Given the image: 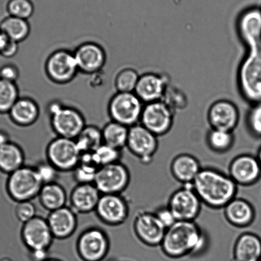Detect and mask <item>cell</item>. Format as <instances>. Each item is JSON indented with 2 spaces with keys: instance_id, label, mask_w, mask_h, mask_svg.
I'll list each match as a JSON object with an SVG mask.
<instances>
[{
  "instance_id": "1",
  "label": "cell",
  "mask_w": 261,
  "mask_h": 261,
  "mask_svg": "<svg viewBox=\"0 0 261 261\" xmlns=\"http://www.w3.org/2000/svg\"><path fill=\"white\" fill-rule=\"evenodd\" d=\"M207 242V236L196 222L177 221L166 230L160 247L167 257L178 259L201 254Z\"/></svg>"
},
{
  "instance_id": "2",
  "label": "cell",
  "mask_w": 261,
  "mask_h": 261,
  "mask_svg": "<svg viewBox=\"0 0 261 261\" xmlns=\"http://www.w3.org/2000/svg\"><path fill=\"white\" fill-rule=\"evenodd\" d=\"M192 185L202 203L213 209H223L237 197L238 185L229 174L210 167L202 168Z\"/></svg>"
},
{
  "instance_id": "3",
  "label": "cell",
  "mask_w": 261,
  "mask_h": 261,
  "mask_svg": "<svg viewBox=\"0 0 261 261\" xmlns=\"http://www.w3.org/2000/svg\"><path fill=\"white\" fill-rule=\"evenodd\" d=\"M238 70V86L242 97L251 105L261 102V43L247 47Z\"/></svg>"
},
{
  "instance_id": "4",
  "label": "cell",
  "mask_w": 261,
  "mask_h": 261,
  "mask_svg": "<svg viewBox=\"0 0 261 261\" xmlns=\"http://www.w3.org/2000/svg\"><path fill=\"white\" fill-rule=\"evenodd\" d=\"M111 249L110 237L100 227L86 228L78 236L75 252L81 261H103Z\"/></svg>"
},
{
  "instance_id": "5",
  "label": "cell",
  "mask_w": 261,
  "mask_h": 261,
  "mask_svg": "<svg viewBox=\"0 0 261 261\" xmlns=\"http://www.w3.org/2000/svg\"><path fill=\"white\" fill-rule=\"evenodd\" d=\"M42 186L34 166L25 165L8 175L6 188L10 198L17 203L37 198Z\"/></svg>"
},
{
  "instance_id": "6",
  "label": "cell",
  "mask_w": 261,
  "mask_h": 261,
  "mask_svg": "<svg viewBox=\"0 0 261 261\" xmlns=\"http://www.w3.org/2000/svg\"><path fill=\"white\" fill-rule=\"evenodd\" d=\"M81 152L74 139L57 137L45 149V157L61 172H72L80 163Z\"/></svg>"
},
{
  "instance_id": "7",
  "label": "cell",
  "mask_w": 261,
  "mask_h": 261,
  "mask_svg": "<svg viewBox=\"0 0 261 261\" xmlns=\"http://www.w3.org/2000/svg\"><path fill=\"white\" fill-rule=\"evenodd\" d=\"M130 181V170L121 161L100 167L94 184L101 194H122Z\"/></svg>"
},
{
  "instance_id": "8",
  "label": "cell",
  "mask_w": 261,
  "mask_h": 261,
  "mask_svg": "<svg viewBox=\"0 0 261 261\" xmlns=\"http://www.w3.org/2000/svg\"><path fill=\"white\" fill-rule=\"evenodd\" d=\"M133 93L118 92L110 103V113L113 121L130 128L140 122L144 105Z\"/></svg>"
},
{
  "instance_id": "9",
  "label": "cell",
  "mask_w": 261,
  "mask_h": 261,
  "mask_svg": "<svg viewBox=\"0 0 261 261\" xmlns=\"http://www.w3.org/2000/svg\"><path fill=\"white\" fill-rule=\"evenodd\" d=\"M202 204L192 185L189 184L174 192L167 206L178 221H195L201 213Z\"/></svg>"
},
{
  "instance_id": "10",
  "label": "cell",
  "mask_w": 261,
  "mask_h": 261,
  "mask_svg": "<svg viewBox=\"0 0 261 261\" xmlns=\"http://www.w3.org/2000/svg\"><path fill=\"white\" fill-rule=\"evenodd\" d=\"M126 148L143 164H149L159 148L158 137L141 125L129 128Z\"/></svg>"
},
{
  "instance_id": "11",
  "label": "cell",
  "mask_w": 261,
  "mask_h": 261,
  "mask_svg": "<svg viewBox=\"0 0 261 261\" xmlns=\"http://www.w3.org/2000/svg\"><path fill=\"white\" fill-rule=\"evenodd\" d=\"M95 214L103 224L118 227L123 225L128 219L130 206L122 194H102Z\"/></svg>"
},
{
  "instance_id": "12",
  "label": "cell",
  "mask_w": 261,
  "mask_h": 261,
  "mask_svg": "<svg viewBox=\"0 0 261 261\" xmlns=\"http://www.w3.org/2000/svg\"><path fill=\"white\" fill-rule=\"evenodd\" d=\"M174 113L163 100L145 103L140 124L157 137L164 136L173 125Z\"/></svg>"
},
{
  "instance_id": "13",
  "label": "cell",
  "mask_w": 261,
  "mask_h": 261,
  "mask_svg": "<svg viewBox=\"0 0 261 261\" xmlns=\"http://www.w3.org/2000/svg\"><path fill=\"white\" fill-rule=\"evenodd\" d=\"M133 231L137 238L149 247L161 246L166 229L153 212L139 211L134 217Z\"/></svg>"
},
{
  "instance_id": "14",
  "label": "cell",
  "mask_w": 261,
  "mask_h": 261,
  "mask_svg": "<svg viewBox=\"0 0 261 261\" xmlns=\"http://www.w3.org/2000/svg\"><path fill=\"white\" fill-rule=\"evenodd\" d=\"M20 237L29 251L49 250L55 240L47 219L38 215L22 224Z\"/></svg>"
},
{
  "instance_id": "15",
  "label": "cell",
  "mask_w": 261,
  "mask_h": 261,
  "mask_svg": "<svg viewBox=\"0 0 261 261\" xmlns=\"http://www.w3.org/2000/svg\"><path fill=\"white\" fill-rule=\"evenodd\" d=\"M240 118V111L235 103L229 100L215 101L207 112V120L212 129L233 132Z\"/></svg>"
},
{
  "instance_id": "16",
  "label": "cell",
  "mask_w": 261,
  "mask_h": 261,
  "mask_svg": "<svg viewBox=\"0 0 261 261\" xmlns=\"http://www.w3.org/2000/svg\"><path fill=\"white\" fill-rule=\"evenodd\" d=\"M50 116L53 130L60 138L75 140L86 126L82 115L74 109L62 106Z\"/></svg>"
},
{
  "instance_id": "17",
  "label": "cell",
  "mask_w": 261,
  "mask_h": 261,
  "mask_svg": "<svg viewBox=\"0 0 261 261\" xmlns=\"http://www.w3.org/2000/svg\"><path fill=\"white\" fill-rule=\"evenodd\" d=\"M229 176L238 186H251L259 180L261 166L257 156L240 154L232 159L229 167Z\"/></svg>"
},
{
  "instance_id": "18",
  "label": "cell",
  "mask_w": 261,
  "mask_h": 261,
  "mask_svg": "<svg viewBox=\"0 0 261 261\" xmlns=\"http://www.w3.org/2000/svg\"><path fill=\"white\" fill-rule=\"evenodd\" d=\"M238 36L246 47L261 43V8L251 7L241 12L237 22Z\"/></svg>"
},
{
  "instance_id": "19",
  "label": "cell",
  "mask_w": 261,
  "mask_h": 261,
  "mask_svg": "<svg viewBox=\"0 0 261 261\" xmlns=\"http://www.w3.org/2000/svg\"><path fill=\"white\" fill-rule=\"evenodd\" d=\"M75 56L66 50H58L47 61L46 71L53 81L65 83L72 80L78 70Z\"/></svg>"
},
{
  "instance_id": "20",
  "label": "cell",
  "mask_w": 261,
  "mask_h": 261,
  "mask_svg": "<svg viewBox=\"0 0 261 261\" xmlns=\"http://www.w3.org/2000/svg\"><path fill=\"white\" fill-rule=\"evenodd\" d=\"M169 87L166 76L148 72L140 75L134 93L144 103L162 100Z\"/></svg>"
},
{
  "instance_id": "21",
  "label": "cell",
  "mask_w": 261,
  "mask_h": 261,
  "mask_svg": "<svg viewBox=\"0 0 261 261\" xmlns=\"http://www.w3.org/2000/svg\"><path fill=\"white\" fill-rule=\"evenodd\" d=\"M101 195L94 184H77L68 196V206L77 215L95 212Z\"/></svg>"
},
{
  "instance_id": "22",
  "label": "cell",
  "mask_w": 261,
  "mask_h": 261,
  "mask_svg": "<svg viewBox=\"0 0 261 261\" xmlns=\"http://www.w3.org/2000/svg\"><path fill=\"white\" fill-rule=\"evenodd\" d=\"M55 239L67 240L72 237L78 226L77 214L69 206L49 212L46 218Z\"/></svg>"
},
{
  "instance_id": "23",
  "label": "cell",
  "mask_w": 261,
  "mask_h": 261,
  "mask_svg": "<svg viewBox=\"0 0 261 261\" xmlns=\"http://www.w3.org/2000/svg\"><path fill=\"white\" fill-rule=\"evenodd\" d=\"M78 69L85 73H93L105 65L106 56L102 47L93 43L80 45L74 53Z\"/></svg>"
},
{
  "instance_id": "24",
  "label": "cell",
  "mask_w": 261,
  "mask_h": 261,
  "mask_svg": "<svg viewBox=\"0 0 261 261\" xmlns=\"http://www.w3.org/2000/svg\"><path fill=\"white\" fill-rule=\"evenodd\" d=\"M227 221L233 226L243 228L249 226L255 219V210L249 202L235 197L224 208Z\"/></svg>"
},
{
  "instance_id": "25",
  "label": "cell",
  "mask_w": 261,
  "mask_h": 261,
  "mask_svg": "<svg viewBox=\"0 0 261 261\" xmlns=\"http://www.w3.org/2000/svg\"><path fill=\"white\" fill-rule=\"evenodd\" d=\"M202 167L196 157L183 153L174 157L171 164V172L173 178L182 184H192Z\"/></svg>"
},
{
  "instance_id": "26",
  "label": "cell",
  "mask_w": 261,
  "mask_h": 261,
  "mask_svg": "<svg viewBox=\"0 0 261 261\" xmlns=\"http://www.w3.org/2000/svg\"><path fill=\"white\" fill-rule=\"evenodd\" d=\"M261 258V239L252 232H245L236 240L230 261H250Z\"/></svg>"
},
{
  "instance_id": "27",
  "label": "cell",
  "mask_w": 261,
  "mask_h": 261,
  "mask_svg": "<svg viewBox=\"0 0 261 261\" xmlns=\"http://www.w3.org/2000/svg\"><path fill=\"white\" fill-rule=\"evenodd\" d=\"M37 198L43 208L49 213L67 206L68 196L64 187L54 182L43 185Z\"/></svg>"
},
{
  "instance_id": "28",
  "label": "cell",
  "mask_w": 261,
  "mask_h": 261,
  "mask_svg": "<svg viewBox=\"0 0 261 261\" xmlns=\"http://www.w3.org/2000/svg\"><path fill=\"white\" fill-rule=\"evenodd\" d=\"M26 156L22 147L14 142H9L0 148V172L9 175L25 166Z\"/></svg>"
},
{
  "instance_id": "29",
  "label": "cell",
  "mask_w": 261,
  "mask_h": 261,
  "mask_svg": "<svg viewBox=\"0 0 261 261\" xmlns=\"http://www.w3.org/2000/svg\"><path fill=\"white\" fill-rule=\"evenodd\" d=\"M11 120L16 125L27 126L32 125L39 116V107L34 100L20 98L9 111Z\"/></svg>"
},
{
  "instance_id": "30",
  "label": "cell",
  "mask_w": 261,
  "mask_h": 261,
  "mask_svg": "<svg viewBox=\"0 0 261 261\" xmlns=\"http://www.w3.org/2000/svg\"><path fill=\"white\" fill-rule=\"evenodd\" d=\"M92 153L81 154L80 163L72 172L77 184H94L96 174L100 166Z\"/></svg>"
},
{
  "instance_id": "31",
  "label": "cell",
  "mask_w": 261,
  "mask_h": 261,
  "mask_svg": "<svg viewBox=\"0 0 261 261\" xmlns=\"http://www.w3.org/2000/svg\"><path fill=\"white\" fill-rule=\"evenodd\" d=\"M128 131L127 126L111 121L102 129L103 143L123 151L127 143Z\"/></svg>"
},
{
  "instance_id": "32",
  "label": "cell",
  "mask_w": 261,
  "mask_h": 261,
  "mask_svg": "<svg viewBox=\"0 0 261 261\" xmlns=\"http://www.w3.org/2000/svg\"><path fill=\"white\" fill-rule=\"evenodd\" d=\"M0 30L10 40L19 43L29 36L30 27L27 20L9 16L0 22Z\"/></svg>"
},
{
  "instance_id": "33",
  "label": "cell",
  "mask_w": 261,
  "mask_h": 261,
  "mask_svg": "<svg viewBox=\"0 0 261 261\" xmlns=\"http://www.w3.org/2000/svg\"><path fill=\"white\" fill-rule=\"evenodd\" d=\"M75 141L81 154L92 153L103 144L102 130L94 126H86Z\"/></svg>"
},
{
  "instance_id": "34",
  "label": "cell",
  "mask_w": 261,
  "mask_h": 261,
  "mask_svg": "<svg viewBox=\"0 0 261 261\" xmlns=\"http://www.w3.org/2000/svg\"><path fill=\"white\" fill-rule=\"evenodd\" d=\"M207 144L212 151L223 153L229 151L234 143L233 132L210 129L206 136Z\"/></svg>"
},
{
  "instance_id": "35",
  "label": "cell",
  "mask_w": 261,
  "mask_h": 261,
  "mask_svg": "<svg viewBox=\"0 0 261 261\" xmlns=\"http://www.w3.org/2000/svg\"><path fill=\"white\" fill-rule=\"evenodd\" d=\"M18 97L16 84L0 79V114L9 113Z\"/></svg>"
},
{
  "instance_id": "36",
  "label": "cell",
  "mask_w": 261,
  "mask_h": 261,
  "mask_svg": "<svg viewBox=\"0 0 261 261\" xmlns=\"http://www.w3.org/2000/svg\"><path fill=\"white\" fill-rule=\"evenodd\" d=\"M140 75L133 68H125L120 71L116 77V87L118 92L133 93L135 91Z\"/></svg>"
},
{
  "instance_id": "37",
  "label": "cell",
  "mask_w": 261,
  "mask_h": 261,
  "mask_svg": "<svg viewBox=\"0 0 261 261\" xmlns=\"http://www.w3.org/2000/svg\"><path fill=\"white\" fill-rule=\"evenodd\" d=\"M93 156L100 167L121 162L122 151L102 144L93 152Z\"/></svg>"
},
{
  "instance_id": "38",
  "label": "cell",
  "mask_w": 261,
  "mask_h": 261,
  "mask_svg": "<svg viewBox=\"0 0 261 261\" xmlns=\"http://www.w3.org/2000/svg\"><path fill=\"white\" fill-rule=\"evenodd\" d=\"M7 11L9 16L27 20L34 12V6L32 0H9Z\"/></svg>"
},
{
  "instance_id": "39",
  "label": "cell",
  "mask_w": 261,
  "mask_h": 261,
  "mask_svg": "<svg viewBox=\"0 0 261 261\" xmlns=\"http://www.w3.org/2000/svg\"><path fill=\"white\" fill-rule=\"evenodd\" d=\"M34 168L43 185L57 182L59 178L60 172L46 159L38 162Z\"/></svg>"
},
{
  "instance_id": "40",
  "label": "cell",
  "mask_w": 261,
  "mask_h": 261,
  "mask_svg": "<svg viewBox=\"0 0 261 261\" xmlns=\"http://www.w3.org/2000/svg\"><path fill=\"white\" fill-rule=\"evenodd\" d=\"M247 125L253 136L261 138V102L252 105L247 114Z\"/></svg>"
},
{
  "instance_id": "41",
  "label": "cell",
  "mask_w": 261,
  "mask_h": 261,
  "mask_svg": "<svg viewBox=\"0 0 261 261\" xmlns=\"http://www.w3.org/2000/svg\"><path fill=\"white\" fill-rule=\"evenodd\" d=\"M14 213L16 219L22 224L26 223L37 216V208L32 201L17 202Z\"/></svg>"
},
{
  "instance_id": "42",
  "label": "cell",
  "mask_w": 261,
  "mask_h": 261,
  "mask_svg": "<svg viewBox=\"0 0 261 261\" xmlns=\"http://www.w3.org/2000/svg\"><path fill=\"white\" fill-rule=\"evenodd\" d=\"M154 214L166 230L178 221L171 210L167 206L159 207Z\"/></svg>"
},
{
  "instance_id": "43",
  "label": "cell",
  "mask_w": 261,
  "mask_h": 261,
  "mask_svg": "<svg viewBox=\"0 0 261 261\" xmlns=\"http://www.w3.org/2000/svg\"><path fill=\"white\" fill-rule=\"evenodd\" d=\"M19 76V70L13 65H5L0 67V79L15 83Z\"/></svg>"
},
{
  "instance_id": "44",
  "label": "cell",
  "mask_w": 261,
  "mask_h": 261,
  "mask_svg": "<svg viewBox=\"0 0 261 261\" xmlns=\"http://www.w3.org/2000/svg\"><path fill=\"white\" fill-rule=\"evenodd\" d=\"M30 261H44L50 257L49 250L29 251Z\"/></svg>"
},
{
  "instance_id": "45",
  "label": "cell",
  "mask_w": 261,
  "mask_h": 261,
  "mask_svg": "<svg viewBox=\"0 0 261 261\" xmlns=\"http://www.w3.org/2000/svg\"><path fill=\"white\" fill-rule=\"evenodd\" d=\"M17 51H18V43L10 40L9 44L0 56L6 58H12L16 55Z\"/></svg>"
},
{
  "instance_id": "46",
  "label": "cell",
  "mask_w": 261,
  "mask_h": 261,
  "mask_svg": "<svg viewBox=\"0 0 261 261\" xmlns=\"http://www.w3.org/2000/svg\"><path fill=\"white\" fill-rule=\"evenodd\" d=\"M11 137L6 131L0 129V148L11 142Z\"/></svg>"
},
{
  "instance_id": "47",
  "label": "cell",
  "mask_w": 261,
  "mask_h": 261,
  "mask_svg": "<svg viewBox=\"0 0 261 261\" xmlns=\"http://www.w3.org/2000/svg\"><path fill=\"white\" fill-rule=\"evenodd\" d=\"M10 39L1 30H0V55L3 52L5 48L6 47L7 44H9Z\"/></svg>"
},
{
  "instance_id": "48",
  "label": "cell",
  "mask_w": 261,
  "mask_h": 261,
  "mask_svg": "<svg viewBox=\"0 0 261 261\" xmlns=\"http://www.w3.org/2000/svg\"><path fill=\"white\" fill-rule=\"evenodd\" d=\"M257 158L261 166V146L260 147V148L258 149Z\"/></svg>"
},
{
  "instance_id": "49",
  "label": "cell",
  "mask_w": 261,
  "mask_h": 261,
  "mask_svg": "<svg viewBox=\"0 0 261 261\" xmlns=\"http://www.w3.org/2000/svg\"><path fill=\"white\" fill-rule=\"evenodd\" d=\"M44 261H63V260L60 259V258L50 257L49 258H48L47 259L45 260Z\"/></svg>"
},
{
  "instance_id": "50",
  "label": "cell",
  "mask_w": 261,
  "mask_h": 261,
  "mask_svg": "<svg viewBox=\"0 0 261 261\" xmlns=\"http://www.w3.org/2000/svg\"><path fill=\"white\" fill-rule=\"evenodd\" d=\"M0 261H13V260L8 257H4L0 258Z\"/></svg>"
},
{
  "instance_id": "51",
  "label": "cell",
  "mask_w": 261,
  "mask_h": 261,
  "mask_svg": "<svg viewBox=\"0 0 261 261\" xmlns=\"http://www.w3.org/2000/svg\"><path fill=\"white\" fill-rule=\"evenodd\" d=\"M250 261H261V258H260V259H254Z\"/></svg>"
}]
</instances>
